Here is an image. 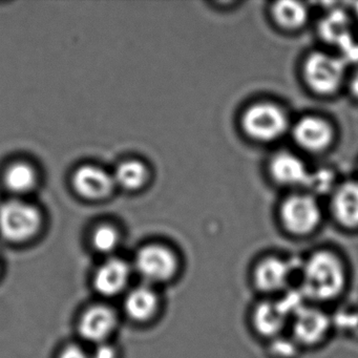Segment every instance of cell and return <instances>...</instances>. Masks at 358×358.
<instances>
[{
  "label": "cell",
  "mask_w": 358,
  "mask_h": 358,
  "mask_svg": "<svg viewBox=\"0 0 358 358\" xmlns=\"http://www.w3.org/2000/svg\"><path fill=\"white\" fill-rule=\"evenodd\" d=\"M350 282L349 262L336 249L318 247L299 257L295 289L307 303L330 308L345 296Z\"/></svg>",
  "instance_id": "obj_1"
},
{
  "label": "cell",
  "mask_w": 358,
  "mask_h": 358,
  "mask_svg": "<svg viewBox=\"0 0 358 358\" xmlns=\"http://www.w3.org/2000/svg\"><path fill=\"white\" fill-rule=\"evenodd\" d=\"M299 257L269 251L251 262L248 282L257 297H280L296 288Z\"/></svg>",
  "instance_id": "obj_2"
},
{
  "label": "cell",
  "mask_w": 358,
  "mask_h": 358,
  "mask_svg": "<svg viewBox=\"0 0 358 358\" xmlns=\"http://www.w3.org/2000/svg\"><path fill=\"white\" fill-rule=\"evenodd\" d=\"M131 266L142 282L160 289L179 282L185 271L182 253L163 242L148 243L140 247Z\"/></svg>",
  "instance_id": "obj_3"
},
{
  "label": "cell",
  "mask_w": 358,
  "mask_h": 358,
  "mask_svg": "<svg viewBox=\"0 0 358 358\" xmlns=\"http://www.w3.org/2000/svg\"><path fill=\"white\" fill-rule=\"evenodd\" d=\"M303 301L296 289L280 297H257L247 313L251 334L264 343L287 334L291 315Z\"/></svg>",
  "instance_id": "obj_4"
},
{
  "label": "cell",
  "mask_w": 358,
  "mask_h": 358,
  "mask_svg": "<svg viewBox=\"0 0 358 358\" xmlns=\"http://www.w3.org/2000/svg\"><path fill=\"white\" fill-rule=\"evenodd\" d=\"M335 331L334 316L329 308L303 301L293 311L287 333L306 352L326 345Z\"/></svg>",
  "instance_id": "obj_5"
},
{
  "label": "cell",
  "mask_w": 358,
  "mask_h": 358,
  "mask_svg": "<svg viewBox=\"0 0 358 358\" xmlns=\"http://www.w3.org/2000/svg\"><path fill=\"white\" fill-rule=\"evenodd\" d=\"M322 210L313 196L297 194L282 203L280 220L289 236L306 238L311 236L322 223Z\"/></svg>",
  "instance_id": "obj_6"
},
{
  "label": "cell",
  "mask_w": 358,
  "mask_h": 358,
  "mask_svg": "<svg viewBox=\"0 0 358 358\" xmlns=\"http://www.w3.org/2000/svg\"><path fill=\"white\" fill-rule=\"evenodd\" d=\"M41 213L24 201H9L0 207V234L10 242L30 240L41 229Z\"/></svg>",
  "instance_id": "obj_7"
},
{
  "label": "cell",
  "mask_w": 358,
  "mask_h": 358,
  "mask_svg": "<svg viewBox=\"0 0 358 358\" xmlns=\"http://www.w3.org/2000/svg\"><path fill=\"white\" fill-rule=\"evenodd\" d=\"M287 127L286 115L273 104H255L243 116V127L246 133L261 141L278 139L285 133Z\"/></svg>",
  "instance_id": "obj_8"
},
{
  "label": "cell",
  "mask_w": 358,
  "mask_h": 358,
  "mask_svg": "<svg viewBox=\"0 0 358 358\" xmlns=\"http://www.w3.org/2000/svg\"><path fill=\"white\" fill-rule=\"evenodd\" d=\"M306 80L320 94L336 91L345 76V64L341 58L324 53H314L308 57L303 68Z\"/></svg>",
  "instance_id": "obj_9"
},
{
  "label": "cell",
  "mask_w": 358,
  "mask_h": 358,
  "mask_svg": "<svg viewBox=\"0 0 358 358\" xmlns=\"http://www.w3.org/2000/svg\"><path fill=\"white\" fill-rule=\"evenodd\" d=\"M123 307L131 320L139 324H148L162 313L164 297L160 288L141 282L127 293Z\"/></svg>",
  "instance_id": "obj_10"
},
{
  "label": "cell",
  "mask_w": 358,
  "mask_h": 358,
  "mask_svg": "<svg viewBox=\"0 0 358 358\" xmlns=\"http://www.w3.org/2000/svg\"><path fill=\"white\" fill-rule=\"evenodd\" d=\"M116 313L112 308L96 305L85 310L79 320L78 330L81 337L91 343H106L117 326Z\"/></svg>",
  "instance_id": "obj_11"
},
{
  "label": "cell",
  "mask_w": 358,
  "mask_h": 358,
  "mask_svg": "<svg viewBox=\"0 0 358 358\" xmlns=\"http://www.w3.org/2000/svg\"><path fill=\"white\" fill-rule=\"evenodd\" d=\"M133 270V266L123 259H108L96 270L93 280L94 288L104 296L119 294L129 285Z\"/></svg>",
  "instance_id": "obj_12"
},
{
  "label": "cell",
  "mask_w": 358,
  "mask_h": 358,
  "mask_svg": "<svg viewBox=\"0 0 358 358\" xmlns=\"http://www.w3.org/2000/svg\"><path fill=\"white\" fill-rule=\"evenodd\" d=\"M73 185L80 196L87 199H103L114 189L113 175L94 165H83L75 171Z\"/></svg>",
  "instance_id": "obj_13"
},
{
  "label": "cell",
  "mask_w": 358,
  "mask_h": 358,
  "mask_svg": "<svg viewBox=\"0 0 358 358\" xmlns=\"http://www.w3.org/2000/svg\"><path fill=\"white\" fill-rule=\"evenodd\" d=\"M293 137L305 150L320 152L332 141L333 131L324 119L305 117L295 124Z\"/></svg>",
  "instance_id": "obj_14"
},
{
  "label": "cell",
  "mask_w": 358,
  "mask_h": 358,
  "mask_svg": "<svg viewBox=\"0 0 358 358\" xmlns=\"http://www.w3.org/2000/svg\"><path fill=\"white\" fill-rule=\"evenodd\" d=\"M332 213L341 227L358 229V182H345L337 188L333 196Z\"/></svg>",
  "instance_id": "obj_15"
},
{
  "label": "cell",
  "mask_w": 358,
  "mask_h": 358,
  "mask_svg": "<svg viewBox=\"0 0 358 358\" xmlns=\"http://www.w3.org/2000/svg\"><path fill=\"white\" fill-rule=\"evenodd\" d=\"M270 171L276 181L285 185H306L310 176L305 163L289 152L276 155L270 163Z\"/></svg>",
  "instance_id": "obj_16"
},
{
  "label": "cell",
  "mask_w": 358,
  "mask_h": 358,
  "mask_svg": "<svg viewBox=\"0 0 358 358\" xmlns=\"http://www.w3.org/2000/svg\"><path fill=\"white\" fill-rule=\"evenodd\" d=\"M115 184L127 190L142 187L148 180V169L139 161L129 160L121 163L114 175Z\"/></svg>",
  "instance_id": "obj_17"
},
{
  "label": "cell",
  "mask_w": 358,
  "mask_h": 358,
  "mask_svg": "<svg viewBox=\"0 0 358 358\" xmlns=\"http://www.w3.org/2000/svg\"><path fill=\"white\" fill-rule=\"evenodd\" d=\"M36 182L35 169L27 163H14L6 171V185L16 194H27L31 192L36 185Z\"/></svg>",
  "instance_id": "obj_18"
},
{
  "label": "cell",
  "mask_w": 358,
  "mask_h": 358,
  "mask_svg": "<svg viewBox=\"0 0 358 358\" xmlns=\"http://www.w3.org/2000/svg\"><path fill=\"white\" fill-rule=\"evenodd\" d=\"M274 20L286 29H296L303 26L308 18V10L297 1H280L272 9Z\"/></svg>",
  "instance_id": "obj_19"
},
{
  "label": "cell",
  "mask_w": 358,
  "mask_h": 358,
  "mask_svg": "<svg viewBox=\"0 0 358 358\" xmlns=\"http://www.w3.org/2000/svg\"><path fill=\"white\" fill-rule=\"evenodd\" d=\"M320 34L329 43H336L339 47L350 38L349 20L341 12H333L327 16L320 24Z\"/></svg>",
  "instance_id": "obj_20"
},
{
  "label": "cell",
  "mask_w": 358,
  "mask_h": 358,
  "mask_svg": "<svg viewBox=\"0 0 358 358\" xmlns=\"http://www.w3.org/2000/svg\"><path fill=\"white\" fill-rule=\"evenodd\" d=\"M265 347L269 358H299L303 353L288 333L268 341Z\"/></svg>",
  "instance_id": "obj_21"
},
{
  "label": "cell",
  "mask_w": 358,
  "mask_h": 358,
  "mask_svg": "<svg viewBox=\"0 0 358 358\" xmlns=\"http://www.w3.org/2000/svg\"><path fill=\"white\" fill-rule=\"evenodd\" d=\"M120 243V234L110 225H101L94 230L92 244L100 253H110Z\"/></svg>",
  "instance_id": "obj_22"
},
{
  "label": "cell",
  "mask_w": 358,
  "mask_h": 358,
  "mask_svg": "<svg viewBox=\"0 0 358 358\" xmlns=\"http://www.w3.org/2000/svg\"><path fill=\"white\" fill-rule=\"evenodd\" d=\"M334 180L332 171L328 169H320L314 173H310L309 179L306 185L309 186L312 192L324 194L332 188Z\"/></svg>",
  "instance_id": "obj_23"
},
{
  "label": "cell",
  "mask_w": 358,
  "mask_h": 358,
  "mask_svg": "<svg viewBox=\"0 0 358 358\" xmlns=\"http://www.w3.org/2000/svg\"><path fill=\"white\" fill-rule=\"evenodd\" d=\"M90 358H117L116 350L108 343H99L90 355Z\"/></svg>",
  "instance_id": "obj_24"
},
{
  "label": "cell",
  "mask_w": 358,
  "mask_h": 358,
  "mask_svg": "<svg viewBox=\"0 0 358 358\" xmlns=\"http://www.w3.org/2000/svg\"><path fill=\"white\" fill-rule=\"evenodd\" d=\"M59 358H90V355L79 345H71L62 350Z\"/></svg>",
  "instance_id": "obj_25"
},
{
  "label": "cell",
  "mask_w": 358,
  "mask_h": 358,
  "mask_svg": "<svg viewBox=\"0 0 358 358\" xmlns=\"http://www.w3.org/2000/svg\"><path fill=\"white\" fill-rule=\"evenodd\" d=\"M350 90H351V93L353 94L354 97L358 99V71L352 77L351 83H350Z\"/></svg>",
  "instance_id": "obj_26"
},
{
  "label": "cell",
  "mask_w": 358,
  "mask_h": 358,
  "mask_svg": "<svg viewBox=\"0 0 358 358\" xmlns=\"http://www.w3.org/2000/svg\"><path fill=\"white\" fill-rule=\"evenodd\" d=\"M355 13H356V16H357V18H358V3H356V5H355Z\"/></svg>",
  "instance_id": "obj_27"
}]
</instances>
